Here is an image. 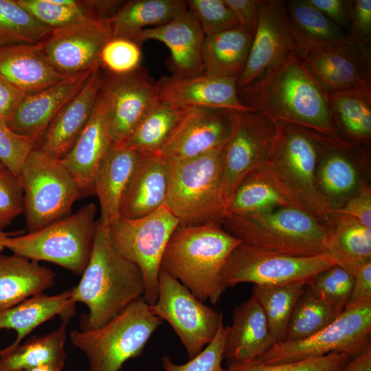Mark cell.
Here are the masks:
<instances>
[{
    "label": "cell",
    "instance_id": "1",
    "mask_svg": "<svg viewBox=\"0 0 371 371\" xmlns=\"http://www.w3.org/2000/svg\"><path fill=\"white\" fill-rule=\"evenodd\" d=\"M238 95L243 105L273 122L291 124L322 139H344L329 109L326 91L295 52L238 90Z\"/></svg>",
    "mask_w": 371,
    "mask_h": 371
},
{
    "label": "cell",
    "instance_id": "2",
    "mask_svg": "<svg viewBox=\"0 0 371 371\" xmlns=\"http://www.w3.org/2000/svg\"><path fill=\"white\" fill-rule=\"evenodd\" d=\"M76 303L88 308L81 330L98 328L144 296L145 283L139 267L122 256L112 242L109 227L97 222L88 263L71 288Z\"/></svg>",
    "mask_w": 371,
    "mask_h": 371
},
{
    "label": "cell",
    "instance_id": "3",
    "mask_svg": "<svg viewBox=\"0 0 371 371\" xmlns=\"http://www.w3.org/2000/svg\"><path fill=\"white\" fill-rule=\"evenodd\" d=\"M241 242L229 234L220 221L196 225L179 224L165 249L161 267L200 301L216 304L226 287L223 267Z\"/></svg>",
    "mask_w": 371,
    "mask_h": 371
},
{
    "label": "cell",
    "instance_id": "4",
    "mask_svg": "<svg viewBox=\"0 0 371 371\" xmlns=\"http://www.w3.org/2000/svg\"><path fill=\"white\" fill-rule=\"evenodd\" d=\"M274 123L275 135L264 168L286 199L325 225L333 210L316 183L319 141L316 136L291 124Z\"/></svg>",
    "mask_w": 371,
    "mask_h": 371
},
{
    "label": "cell",
    "instance_id": "5",
    "mask_svg": "<svg viewBox=\"0 0 371 371\" xmlns=\"http://www.w3.org/2000/svg\"><path fill=\"white\" fill-rule=\"evenodd\" d=\"M223 228L241 243L294 256L324 254L327 231L323 223L294 206L234 214L225 212Z\"/></svg>",
    "mask_w": 371,
    "mask_h": 371
},
{
    "label": "cell",
    "instance_id": "6",
    "mask_svg": "<svg viewBox=\"0 0 371 371\" xmlns=\"http://www.w3.org/2000/svg\"><path fill=\"white\" fill-rule=\"evenodd\" d=\"M162 322L142 297L104 325L73 330L69 338L87 357L90 371H119L127 360L142 352Z\"/></svg>",
    "mask_w": 371,
    "mask_h": 371
},
{
    "label": "cell",
    "instance_id": "7",
    "mask_svg": "<svg viewBox=\"0 0 371 371\" xmlns=\"http://www.w3.org/2000/svg\"><path fill=\"white\" fill-rule=\"evenodd\" d=\"M96 214V205L89 203L38 230L8 238L4 247L30 260L49 262L82 275L92 249Z\"/></svg>",
    "mask_w": 371,
    "mask_h": 371
},
{
    "label": "cell",
    "instance_id": "8",
    "mask_svg": "<svg viewBox=\"0 0 371 371\" xmlns=\"http://www.w3.org/2000/svg\"><path fill=\"white\" fill-rule=\"evenodd\" d=\"M225 145L195 159L171 163L165 204L179 224H205L220 221L225 214L222 183Z\"/></svg>",
    "mask_w": 371,
    "mask_h": 371
},
{
    "label": "cell",
    "instance_id": "9",
    "mask_svg": "<svg viewBox=\"0 0 371 371\" xmlns=\"http://www.w3.org/2000/svg\"><path fill=\"white\" fill-rule=\"evenodd\" d=\"M19 177L29 232L69 215L73 205L81 198L78 184L60 159L38 146L24 162Z\"/></svg>",
    "mask_w": 371,
    "mask_h": 371
},
{
    "label": "cell",
    "instance_id": "10",
    "mask_svg": "<svg viewBox=\"0 0 371 371\" xmlns=\"http://www.w3.org/2000/svg\"><path fill=\"white\" fill-rule=\"evenodd\" d=\"M179 223L165 204L140 218L120 216L109 226L111 238L117 251L140 269L145 283L143 298L149 305L157 300L162 257Z\"/></svg>",
    "mask_w": 371,
    "mask_h": 371
},
{
    "label": "cell",
    "instance_id": "11",
    "mask_svg": "<svg viewBox=\"0 0 371 371\" xmlns=\"http://www.w3.org/2000/svg\"><path fill=\"white\" fill-rule=\"evenodd\" d=\"M334 265L324 254L294 256L240 243L228 256L221 271V280L226 288L243 282L308 286L318 273Z\"/></svg>",
    "mask_w": 371,
    "mask_h": 371
},
{
    "label": "cell",
    "instance_id": "12",
    "mask_svg": "<svg viewBox=\"0 0 371 371\" xmlns=\"http://www.w3.org/2000/svg\"><path fill=\"white\" fill-rule=\"evenodd\" d=\"M371 305L345 309L327 326L303 339L282 341L251 363L271 365L324 356L331 352L352 357L370 346Z\"/></svg>",
    "mask_w": 371,
    "mask_h": 371
},
{
    "label": "cell",
    "instance_id": "13",
    "mask_svg": "<svg viewBox=\"0 0 371 371\" xmlns=\"http://www.w3.org/2000/svg\"><path fill=\"white\" fill-rule=\"evenodd\" d=\"M150 306L155 315L172 326L190 359L212 341L223 322L221 313L200 301L161 267L157 300Z\"/></svg>",
    "mask_w": 371,
    "mask_h": 371
},
{
    "label": "cell",
    "instance_id": "14",
    "mask_svg": "<svg viewBox=\"0 0 371 371\" xmlns=\"http://www.w3.org/2000/svg\"><path fill=\"white\" fill-rule=\"evenodd\" d=\"M111 38L107 19L92 16L52 30L38 47L56 71L72 78L100 69L102 49Z\"/></svg>",
    "mask_w": 371,
    "mask_h": 371
},
{
    "label": "cell",
    "instance_id": "15",
    "mask_svg": "<svg viewBox=\"0 0 371 371\" xmlns=\"http://www.w3.org/2000/svg\"><path fill=\"white\" fill-rule=\"evenodd\" d=\"M275 131V123L256 111L234 113L224 155L222 194L226 206L243 178L265 164Z\"/></svg>",
    "mask_w": 371,
    "mask_h": 371
},
{
    "label": "cell",
    "instance_id": "16",
    "mask_svg": "<svg viewBox=\"0 0 371 371\" xmlns=\"http://www.w3.org/2000/svg\"><path fill=\"white\" fill-rule=\"evenodd\" d=\"M296 56L324 91L371 85V47L347 41L297 49Z\"/></svg>",
    "mask_w": 371,
    "mask_h": 371
},
{
    "label": "cell",
    "instance_id": "17",
    "mask_svg": "<svg viewBox=\"0 0 371 371\" xmlns=\"http://www.w3.org/2000/svg\"><path fill=\"white\" fill-rule=\"evenodd\" d=\"M295 49L284 1L261 0L257 27L245 68L237 79V90L249 85Z\"/></svg>",
    "mask_w": 371,
    "mask_h": 371
},
{
    "label": "cell",
    "instance_id": "18",
    "mask_svg": "<svg viewBox=\"0 0 371 371\" xmlns=\"http://www.w3.org/2000/svg\"><path fill=\"white\" fill-rule=\"evenodd\" d=\"M317 139L320 152L316 167L317 188L334 211L341 209L365 181L359 170L370 143Z\"/></svg>",
    "mask_w": 371,
    "mask_h": 371
},
{
    "label": "cell",
    "instance_id": "19",
    "mask_svg": "<svg viewBox=\"0 0 371 371\" xmlns=\"http://www.w3.org/2000/svg\"><path fill=\"white\" fill-rule=\"evenodd\" d=\"M111 94L106 81L100 91L91 115L71 149L60 161L71 173L81 197L95 195L97 170L112 146Z\"/></svg>",
    "mask_w": 371,
    "mask_h": 371
},
{
    "label": "cell",
    "instance_id": "20",
    "mask_svg": "<svg viewBox=\"0 0 371 371\" xmlns=\"http://www.w3.org/2000/svg\"><path fill=\"white\" fill-rule=\"evenodd\" d=\"M234 111L228 109H189L160 150L172 164L207 155L226 144Z\"/></svg>",
    "mask_w": 371,
    "mask_h": 371
},
{
    "label": "cell",
    "instance_id": "21",
    "mask_svg": "<svg viewBox=\"0 0 371 371\" xmlns=\"http://www.w3.org/2000/svg\"><path fill=\"white\" fill-rule=\"evenodd\" d=\"M237 77L164 76L158 82V100L183 109L253 111L240 102Z\"/></svg>",
    "mask_w": 371,
    "mask_h": 371
},
{
    "label": "cell",
    "instance_id": "22",
    "mask_svg": "<svg viewBox=\"0 0 371 371\" xmlns=\"http://www.w3.org/2000/svg\"><path fill=\"white\" fill-rule=\"evenodd\" d=\"M111 99L110 131L113 145L122 144L158 102L157 82L140 67L105 80Z\"/></svg>",
    "mask_w": 371,
    "mask_h": 371
},
{
    "label": "cell",
    "instance_id": "23",
    "mask_svg": "<svg viewBox=\"0 0 371 371\" xmlns=\"http://www.w3.org/2000/svg\"><path fill=\"white\" fill-rule=\"evenodd\" d=\"M104 82L100 69L91 73L51 122L40 139V149L58 159L71 149L89 120Z\"/></svg>",
    "mask_w": 371,
    "mask_h": 371
},
{
    "label": "cell",
    "instance_id": "24",
    "mask_svg": "<svg viewBox=\"0 0 371 371\" xmlns=\"http://www.w3.org/2000/svg\"><path fill=\"white\" fill-rule=\"evenodd\" d=\"M205 35L194 16L187 10L170 22L146 28L133 41L141 45L148 40L164 43L170 50L174 76L195 77L203 74L202 45Z\"/></svg>",
    "mask_w": 371,
    "mask_h": 371
},
{
    "label": "cell",
    "instance_id": "25",
    "mask_svg": "<svg viewBox=\"0 0 371 371\" xmlns=\"http://www.w3.org/2000/svg\"><path fill=\"white\" fill-rule=\"evenodd\" d=\"M93 71L68 78L29 94L8 120L7 126L15 133L31 139L38 146L51 122L80 91Z\"/></svg>",
    "mask_w": 371,
    "mask_h": 371
},
{
    "label": "cell",
    "instance_id": "26",
    "mask_svg": "<svg viewBox=\"0 0 371 371\" xmlns=\"http://www.w3.org/2000/svg\"><path fill=\"white\" fill-rule=\"evenodd\" d=\"M171 162L159 152L139 153V157L124 192L120 216L137 218L165 205Z\"/></svg>",
    "mask_w": 371,
    "mask_h": 371
},
{
    "label": "cell",
    "instance_id": "27",
    "mask_svg": "<svg viewBox=\"0 0 371 371\" xmlns=\"http://www.w3.org/2000/svg\"><path fill=\"white\" fill-rule=\"evenodd\" d=\"M274 344L265 314L251 295L250 299L236 306L233 311L223 359L228 365L251 362Z\"/></svg>",
    "mask_w": 371,
    "mask_h": 371
},
{
    "label": "cell",
    "instance_id": "28",
    "mask_svg": "<svg viewBox=\"0 0 371 371\" xmlns=\"http://www.w3.org/2000/svg\"><path fill=\"white\" fill-rule=\"evenodd\" d=\"M139 157V153L122 146L113 145L95 175L94 193L99 200L98 222L109 227L120 216L125 189Z\"/></svg>",
    "mask_w": 371,
    "mask_h": 371
},
{
    "label": "cell",
    "instance_id": "29",
    "mask_svg": "<svg viewBox=\"0 0 371 371\" xmlns=\"http://www.w3.org/2000/svg\"><path fill=\"white\" fill-rule=\"evenodd\" d=\"M76 304L69 289L54 295L40 293L31 296L0 313V330H14L16 333L14 341L1 350L0 353L11 351L37 326L56 316L69 322L76 315Z\"/></svg>",
    "mask_w": 371,
    "mask_h": 371
},
{
    "label": "cell",
    "instance_id": "30",
    "mask_svg": "<svg viewBox=\"0 0 371 371\" xmlns=\"http://www.w3.org/2000/svg\"><path fill=\"white\" fill-rule=\"evenodd\" d=\"M327 238L324 255L353 275L371 262V228L355 218L333 211L324 225Z\"/></svg>",
    "mask_w": 371,
    "mask_h": 371
},
{
    "label": "cell",
    "instance_id": "31",
    "mask_svg": "<svg viewBox=\"0 0 371 371\" xmlns=\"http://www.w3.org/2000/svg\"><path fill=\"white\" fill-rule=\"evenodd\" d=\"M0 74L30 94L70 78L52 67L38 45L0 47Z\"/></svg>",
    "mask_w": 371,
    "mask_h": 371
},
{
    "label": "cell",
    "instance_id": "32",
    "mask_svg": "<svg viewBox=\"0 0 371 371\" xmlns=\"http://www.w3.org/2000/svg\"><path fill=\"white\" fill-rule=\"evenodd\" d=\"M55 273L38 262L0 254V313L51 288Z\"/></svg>",
    "mask_w": 371,
    "mask_h": 371
},
{
    "label": "cell",
    "instance_id": "33",
    "mask_svg": "<svg viewBox=\"0 0 371 371\" xmlns=\"http://www.w3.org/2000/svg\"><path fill=\"white\" fill-rule=\"evenodd\" d=\"M254 33L238 25L231 30L206 36L201 58L203 74L214 77H237L245 68Z\"/></svg>",
    "mask_w": 371,
    "mask_h": 371
},
{
    "label": "cell",
    "instance_id": "34",
    "mask_svg": "<svg viewBox=\"0 0 371 371\" xmlns=\"http://www.w3.org/2000/svg\"><path fill=\"white\" fill-rule=\"evenodd\" d=\"M339 135L348 142L369 143L371 138V85L326 91Z\"/></svg>",
    "mask_w": 371,
    "mask_h": 371
},
{
    "label": "cell",
    "instance_id": "35",
    "mask_svg": "<svg viewBox=\"0 0 371 371\" xmlns=\"http://www.w3.org/2000/svg\"><path fill=\"white\" fill-rule=\"evenodd\" d=\"M188 10L187 1L131 0L107 19L112 37L133 40L146 27L164 25Z\"/></svg>",
    "mask_w": 371,
    "mask_h": 371
},
{
    "label": "cell",
    "instance_id": "36",
    "mask_svg": "<svg viewBox=\"0 0 371 371\" xmlns=\"http://www.w3.org/2000/svg\"><path fill=\"white\" fill-rule=\"evenodd\" d=\"M68 323L63 322L49 333L33 337L11 351L0 353V371H22L44 364L64 366Z\"/></svg>",
    "mask_w": 371,
    "mask_h": 371
},
{
    "label": "cell",
    "instance_id": "37",
    "mask_svg": "<svg viewBox=\"0 0 371 371\" xmlns=\"http://www.w3.org/2000/svg\"><path fill=\"white\" fill-rule=\"evenodd\" d=\"M296 49L342 43L348 40L339 26L306 0L284 1Z\"/></svg>",
    "mask_w": 371,
    "mask_h": 371
},
{
    "label": "cell",
    "instance_id": "38",
    "mask_svg": "<svg viewBox=\"0 0 371 371\" xmlns=\"http://www.w3.org/2000/svg\"><path fill=\"white\" fill-rule=\"evenodd\" d=\"M189 109L158 102L120 145L139 153L160 152Z\"/></svg>",
    "mask_w": 371,
    "mask_h": 371
},
{
    "label": "cell",
    "instance_id": "39",
    "mask_svg": "<svg viewBox=\"0 0 371 371\" xmlns=\"http://www.w3.org/2000/svg\"><path fill=\"white\" fill-rule=\"evenodd\" d=\"M289 205L293 206L274 186L262 164L243 178L227 203L225 212L247 214Z\"/></svg>",
    "mask_w": 371,
    "mask_h": 371
},
{
    "label": "cell",
    "instance_id": "40",
    "mask_svg": "<svg viewBox=\"0 0 371 371\" xmlns=\"http://www.w3.org/2000/svg\"><path fill=\"white\" fill-rule=\"evenodd\" d=\"M304 287L302 284L254 285L252 295L265 314L275 344L283 341L291 315Z\"/></svg>",
    "mask_w": 371,
    "mask_h": 371
},
{
    "label": "cell",
    "instance_id": "41",
    "mask_svg": "<svg viewBox=\"0 0 371 371\" xmlns=\"http://www.w3.org/2000/svg\"><path fill=\"white\" fill-rule=\"evenodd\" d=\"M51 31L16 0H0V47L38 45Z\"/></svg>",
    "mask_w": 371,
    "mask_h": 371
},
{
    "label": "cell",
    "instance_id": "42",
    "mask_svg": "<svg viewBox=\"0 0 371 371\" xmlns=\"http://www.w3.org/2000/svg\"><path fill=\"white\" fill-rule=\"evenodd\" d=\"M341 313L308 290L303 291L292 311L282 341L308 337L321 330Z\"/></svg>",
    "mask_w": 371,
    "mask_h": 371
},
{
    "label": "cell",
    "instance_id": "43",
    "mask_svg": "<svg viewBox=\"0 0 371 371\" xmlns=\"http://www.w3.org/2000/svg\"><path fill=\"white\" fill-rule=\"evenodd\" d=\"M16 1L36 20L52 30L66 27L89 17H101L93 8L91 1Z\"/></svg>",
    "mask_w": 371,
    "mask_h": 371
},
{
    "label": "cell",
    "instance_id": "44",
    "mask_svg": "<svg viewBox=\"0 0 371 371\" xmlns=\"http://www.w3.org/2000/svg\"><path fill=\"white\" fill-rule=\"evenodd\" d=\"M354 284V276L337 265L317 274L307 286L309 292L339 313L348 302Z\"/></svg>",
    "mask_w": 371,
    "mask_h": 371
},
{
    "label": "cell",
    "instance_id": "45",
    "mask_svg": "<svg viewBox=\"0 0 371 371\" xmlns=\"http://www.w3.org/2000/svg\"><path fill=\"white\" fill-rule=\"evenodd\" d=\"M188 10L198 21L205 36L240 25L234 12L224 0H189Z\"/></svg>",
    "mask_w": 371,
    "mask_h": 371
},
{
    "label": "cell",
    "instance_id": "46",
    "mask_svg": "<svg viewBox=\"0 0 371 371\" xmlns=\"http://www.w3.org/2000/svg\"><path fill=\"white\" fill-rule=\"evenodd\" d=\"M352 358L348 353L331 352L324 356L298 361L262 365L251 362L229 364V371H341Z\"/></svg>",
    "mask_w": 371,
    "mask_h": 371
},
{
    "label": "cell",
    "instance_id": "47",
    "mask_svg": "<svg viewBox=\"0 0 371 371\" xmlns=\"http://www.w3.org/2000/svg\"><path fill=\"white\" fill-rule=\"evenodd\" d=\"M139 46L131 39L112 37L102 49L101 65L113 75L131 73L141 67L142 51Z\"/></svg>",
    "mask_w": 371,
    "mask_h": 371
},
{
    "label": "cell",
    "instance_id": "48",
    "mask_svg": "<svg viewBox=\"0 0 371 371\" xmlns=\"http://www.w3.org/2000/svg\"><path fill=\"white\" fill-rule=\"evenodd\" d=\"M229 330V326H225L222 322L212 341L184 364H175L168 357H163L164 371H220Z\"/></svg>",
    "mask_w": 371,
    "mask_h": 371
},
{
    "label": "cell",
    "instance_id": "49",
    "mask_svg": "<svg viewBox=\"0 0 371 371\" xmlns=\"http://www.w3.org/2000/svg\"><path fill=\"white\" fill-rule=\"evenodd\" d=\"M37 146L31 139L0 123V161L16 176L19 177L24 162Z\"/></svg>",
    "mask_w": 371,
    "mask_h": 371
},
{
    "label": "cell",
    "instance_id": "50",
    "mask_svg": "<svg viewBox=\"0 0 371 371\" xmlns=\"http://www.w3.org/2000/svg\"><path fill=\"white\" fill-rule=\"evenodd\" d=\"M23 213V192L19 177L6 168L0 170V231Z\"/></svg>",
    "mask_w": 371,
    "mask_h": 371
},
{
    "label": "cell",
    "instance_id": "51",
    "mask_svg": "<svg viewBox=\"0 0 371 371\" xmlns=\"http://www.w3.org/2000/svg\"><path fill=\"white\" fill-rule=\"evenodd\" d=\"M347 36L354 43L370 47L371 0H352L350 25Z\"/></svg>",
    "mask_w": 371,
    "mask_h": 371
},
{
    "label": "cell",
    "instance_id": "52",
    "mask_svg": "<svg viewBox=\"0 0 371 371\" xmlns=\"http://www.w3.org/2000/svg\"><path fill=\"white\" fill-rule=\"evenodd\" d=\"M337 211L357 219L363 225L371 228V188L363 181L357 192Z\"/></svg>",
    "mask_w": 371,
    "mask_h": 371
},
{
    "label": "cell",
    "instance_id": "53",
    "mask_svg": "<svg viewBox=\"0 0 371 371\" xmlns=\"http://www.w3.org/2000/svg\"><path fill=\"white\" fill-rule=\"evenodd\" d=\"M339 26L346 34L350 29L352 6L351 0H306Z\"/></svg>",
    "mask_w": 371,
    "mask_h": 371
},
{
    "label": "cell",
    "instance_id": "54",
    "mask_svg": "<svg viewBox=\"0 0 371 371\" xmlns=\"http://www.w3.org/2000/svg\"><path fill=\"white\" fill-rule=\"evenodd\" d=\"M354 284L345 309L371 305V262L353 273Z\"/></svg>",
    "mask_w": 371,
    "mask_h": 371
},
{
    "label": "cell",
    "instance_id": "55",
    "mask_svg": "<svg viewBox=\"0 0 371 371\" xmlns=\"http://www.w3.org/2000/svg\"><path fill=\"white\" fill-rule=\"evenodd\" d=\"M28 93L0 74V123L6 124Z\"/></svg>",
    "mask_w": 371,
    "mask_h": 371
},
{
    "label": "cell",
    "instance_id": "56",
    "mask_svg": "<svg viewBox=\"0 0 371 371\" xmlns=\"http://www.w3.org/2000/svg\"><path fill=\"white\" fill-rule=\"evenodd\" d=\"M261 0H224L234 12L240 25L256 31Z\"/></svg>",
    "mask_w": 371,
    "mask_h": 371
},
{
    "label": "cell",
    "instance_id": "57",
    "mask_svg": "<svg viewBox=\"0 0 371 371\" xmlns=\"http://www.w3.org/2000/svg\"><path fill=\"white\" fill-rule=\"evenodd\" d=\"M341 371H371V347L351 358Z\"/></svg>",
    "mask_w": 371,
    "mask_h": 371
},
{
    "label": "cell",
    "instance_id": "58",
    "mask_svg": "<svg viewBox=\"0 0 371 371\" xmlns=\"http://www.w3.org/2000/svg\"><path fill=\"white\" fill-rule=\"evenodd\" d=\"M64 366L44 364L32 367L22 371H63Z\"/></svg>",
    "mask_w": 371,
    "mask_h": 371
},
{
    "label": "cell",
    "instance_id": "59",
    "mask_svg": "<svg viewBox=\"0 0 371 371\" xmlns=\"http://www.w3.org/2000/svg\"><path fill=\"white\" fill-rule=\"evenodd\" d=\"M18 235L17 232H9L5 231H0V251L3 250L4 247L5 240L12 236Z\"/></svg>",
    "mask_w": 371,
    "mask_h": 371
},
{
    "label": "cell",
    "instance_id": "60",
    "mask_svg": "<svg viewBox=\"0 0 371 371\" xmlns=\"http://www.w3.org/2000/svg\"><path fill=\"white\" fill-rule=\"evenodd\" d=\"M5 168V166L0 161V170Z\"/></svg>",
    "mask_w": 371,
    "mask_h": 371
},
{
    "label": "cell",
    "instance_id": "61",
    "mask_svg": "<svg viewBox=\"0 0 371 371\" xmlns=\"http://www.w3.org/2000/svg\"><path fill=\"white\" fill-rule=\"evenodd\" d=\"M220 371H229V370H228L227 369L225 370V369H223V368H222L221 369Z\"/></svg>",
    "mask_w": 371,
    "mask_h": 371
}]
</instances>
